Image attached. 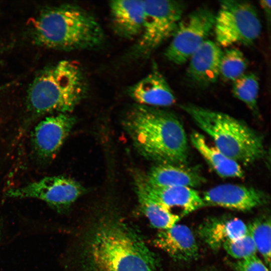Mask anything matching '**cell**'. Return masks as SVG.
I'll use <instances>...</instances> for the list:
<instances>
[{
  "label": "cell",
  "mask_w": 271,
  "mask_h": 271,
  "mask_svg": "<svg viewBox=\"0 0 271 271\" xmlns=\"http://www.w3.org/2000/svg\"><path fill=\"white\" fill-rule=\"evenodd\" d=\"M88 85L80 65L62 60L43 69L28 91L29 109L36 114L68 113L86 96Z\"/></svg>",
  "instance_id": "277c9868"
},
{
  "label": "cell",
  "mask_w": 271,
  "mask_h": 271,
  "mask_svg": "<svg viewBox=\"0 0 271 271\" xmlns=\"http://www.w3.org/2000/svg\"><path fill=\"white\" fill-rule=\"evenodd\" d=\"M124 128L137 151L159 164H186L188 145L184 128L173 113L137 104L126 112Z\"/></svg>",
  "instance_id": "7a4b0ae2"
},
{
  "label": "cell",
  "mask_w": 271,
  "mask_h": 271,
  "mask_svg": "<svg viewBox=\"0 0 271 271\" xmlns=\"http://www.w3.org/2000/svg\"><path fill=\"white\" fill-rule=\"evenodd\" d=\"M247 231L251 236L257 250L262 256L264 262L270 265V218L262 216L255 219L247 226Z\"/></svg>",
  "instance_id": "7402d4cb"
},
{
  "label": "cell",
  "mask_w": 271,
  "mask_h": 271,
  "mask_svg": "<svg viewBox=\"0 0 271 271\" xmlns=\"http://www.w3.org/2000/svg\"><path fill=\"white\" fill-rule=\"evenodd\" d=\"M145 178L149 183L156 186L192 188L200 186L206 181L195 169L171 164H159L153 167Z\"/></svg>",
  "instance_id": "ac0fdd59"
},
{
  "label": "cell",
  "mask_w": 271,
  "mask_h": 271,
  "mask_svg": "<svg viewBox=\"0 0 271 271\" xmlns=\"http://www.w3.org/2000/svg\"><path fill=\"white\" fill-rule=\"evenodd\" d=\"M136 190L141 208L154 227L164 230L177 224L180 216L151 199L140 189L136 188Z\"/></svg>",
  "instance_id": "ffe728a7"
},
{
  "label": "cell",
  "mask_w": 271,
  "mask_h": 271,
  "mask_svg": "<svg viewBox=\"0 0 271 271\" xmlns=\"http://www.w3.org/2000/svg\"><path fill=\"white\" fill-rule=\"evenodd\" d=\"M32 35L39 45L66 51L97 48L105 40L104 31L93 15L72 4L43 10L35 21Z\"/></svg>",
  "instance_id": "3957f363"
},
{
  "label": "cell",
  "mask_w": 271,
  "mask_h": 271,
  "mask_svg": "<svg viewBox=\"0 0 271 271\" xmlns=\"http://www.w3.org/2000/svg\"><path fill=\"white\" fill-rule=\"evenodd\" d=\"M180 107L212 138L219 151L239 164L251 165L265 155L262 137L243 121L191 103Z\"/></svg>",
  "instance_id": "5b68a950"
},
{
  "label": "cell",
  "mask_w": 271,
  "mask_h": 271,
  "mask_svg": "<svg viewBox=\"0 0 271 271\" xmlns=\"http://www.w3.org/2000/svg\"><path fill=\"white\" fill-rule=\"evenodd\" d=\"M78 182L64 176H48L24 186L10 189L7 194L17 198H33L62 210L69 207L84 192Z\"/></svg>",
  "instance_id": "9c48e42d"
},
{
  "label": "cell",
  "mask_w": 271,
  "mask_h": 271,
  "mask_svg": "<svg viewBox=\"0 0 271 271\" xmlns=\"http://www.w3.org/2000/svg\"><path fill=\"white\" fill-rule=\"evenodd\" d=\"M76 122L68 113H57L45 118L35 127L33 143L36 152L43 159L58 152Z\"/></svg>",
  "instance_id": "7c38bea8"
},
{
  "label": "cell",
  "mask_w": 271,
  "mask_h": 271,
  "mask_svg": "<svg viewBox=\"0 0 271 271\" xmlns=\"http://www.w3.org/2000/svg\"><path fill=\"white\" fill-rule=\"evenodd\" d=\"M222 248L230 256L238 260L256 255L257 251L248 231L247 233L241 237L226 242Z\"/></svg>",
  "instance_id": "cb8c5ba5"
},
{
  "label": "cell",
  "mask_w": 271,
  "mask_h": 271,
  "mask_svg": "<svg viewBox=\"0 0 271 271\" xmlns=\"http://www.w3.org/2000/svg\"><path fill=\"white\" fill-rule=\"evenodd\" d=\"M260 5L263 9L265 16L267 25L269 26L270 22V6L271 1L263 0L259 2Z\"/></svg>",
  "instance_id": "484cf974"
},
{
  "label": "cell",
  "mask_w": 271,
  "mask_h": 271,
  "mask_svg": "<svg viewBox=\"0 0 271 271\" xmlns=\"http://www.w3.org/2000/svg\"><path fill=\"white\" fill-rule=\"evenodd\" d=\"M235 271H269L268 269L256 255L232 263Z\"/></svg>",
  "instance_id": "d4e9b609"
},
{
  "label": "cell",
  "mask_w": 271,
  "mask_h": 271,
  "mask_svg": "<svg viewBox=\"0 0 271 271\" xmlns=\"http://www.w3.org/2000/svg\"><path fill=\"white\" fill-rule=\"evenodd\" d=\"M215 16L210 9L202 7L182 18L165 53L166 58L177 65L189 60L213 30Z\"/></svg>",
  "instance_id": "ba28073f"
},
{
  "label": "cell",
  "mask_w": 271,
  "mask_h": 271,
  "mask_svg": "<svg viewBox=\"0 0 271 271\" xmlns=\"http://www.w3.org/2000/svg\"><path fill=\"white\" fill-rule=\"evenodd\" d=\"M205 206L248 211L268 202L267 194L259 189L244 185L225 184L215 186L203 193Z\"/></svg>",
  "instance_id": "30bf717a"
},
{
  "label": "cell",
  "mask_w": 271,
  "mask_h": 271,
  "mask_svg": "<svg viewBox=\"0 0 271 271\" xmlns=\"http://www.w3.org/2000/svg\"><path fill=\"white\" fill-rule=\"evenodd\" d=\"M129 96L139 104L164 107L176 101L173 91L163 74L155 69L128 89Z\"/></svg>",
  "instance_id": "9a60e30c"
},
{
  "label": "cell",
  "mask_w": 271,
  "mask_h": 271,
  "mask_svg": "<svg viewBox=\"0 0 271 271\" xmlns=\"http://www.w3.org/2000/svg\"><path fill=\"white\" fill-rule=\"evenodd\" d=\"M213 30L217 44L228 47L234 44L252 45L259 37L261 24L255 7L243 1L220 2Z\"/></svg>",
  "instance_id": "8992f818"
},
{
  "label": "cell",
  "mask_w": 271,
  "mask_h": 271,
  "mask_svg": "<svg viewBox=\"0 0 271 271\" xmlns=\"http://www.w3.org/2000/svg\"><path fill=\"white\" fill-rule=\"evenodd\" d=\"M247 65V60L240 50L226 49L221 55L219 76L224 80L233 82L245 73Z\"/></svg>",
  "instance_id": "603a6c76"
},
{
  "label": "cell",
  "mask_w": 271,
  "mask_h": 271,
  "mask_svg": "<svg viewBox=\"0 0 271 271\" xmlns=\"http://www.w3.org/2000/svg\"><path fill=\"white\" fill-rule=\"evenodd\" d=\"M197 233L210 248L217 250L226 242L245 235L247 227L242 220L237 217H212L199 225Z\"/></svg>",
  "instance_id": "2e32d148"
},
{
  "label": "cell",
  "mask_w": 271,
  "mask_h": 271,
  "mask_svg": "<svg viewBox=\"0 0 271 271\" xmlns=\"http://www.w3.org/2000/svg\"><path fill=\"white\" fill-rule=\"evenodd\" d=\"M154 244L175 261L187 262L197 259L199 247L191 229L184 224L161 230L154 239Z\"/></svg>",
  "instance_id": "5bb4252c"
},
{
  "label": "cell",
  "mask_w": 271,
  "mask_h": 271,
  "mask_svg": "<svg viewBox=\"0 0 271 271\" xmlns=\"http://www.w3.org/2000/svg\"><path fill=\"white\" fill-rule=\"evenodd\" d=\"M192 145L215 172L222 178H242L244 172L238 163L226 156L215 147L209 145L200 133L193 131L190 135Z\"/></svg>",
  "instance_id": "d6986e66"
},
{
  "label": "cell",
  "mask_w": 271,
  "mask_h": 271,
  "mask_svg": "<svg viewBox=\"0 0 271 271\" xmlns=\"http://www.w3.org/2000/svg\"><path fill=\"white\" fill-rule=\"evenodd\" d=\"M222 52L217 44L206 40L189 59L188 78L197 86L203 88L215 83L219 76Z\"/></svg>",
  "instance_id": "4fadbf2b"
},
{
  "label": "cell",
  "mask_w": 271,
  "mask_h": 271,
  "mask_svg": "<svg viewBox=\"0 0 271 271\" xmlns=\"http://www.w3.org/2000/svg\"><path fill=\"white\" fill-rule=\"evenodd\" d=\"M232 92L233 96L243 102L254 115L259 116L257 103L259 83L254 73H244L233 81Z\"/></svg>",
  "instance_id": "44dd1931"
},
{
  "label": "cell",
  "mask_w": 271,
  "mask_h": 271,
  "mask_svg": "<svg viewBox=\"0 0 271 271\" xmlns=\"http://www.w3.org/2000/svg\"><path fill=\"white\" fill-rule=\"evenodd\" d=\"M135 184L136 188L174 214L173 209H179L181 218L205 206L201 195L194 188L156 186L149 183L145 176L141 175L135 179Z\"/></svg>",
  "instance_id": "8fae6325"
},
{
  "label": "cell",
  "mask_w": 271,
  "mask_h": 271,
  "mask_svg": "<svg viewBox=\"0 0 271 271\" xmlns=\"http://www.w3.org/2000/svg\"><path fill=\"white\" fill-rule=\"evenodd\" d=\"M144 23L139 38L133 47L132 56H149L166 39L173 35L185 9L182 1H143Z\"/></svg>",
  "instance_id": "52a82bcc"
},
{
  "label": "cell",
  "mask_w": 271,
  "mask_h": 271,
  "mask_svg": "<svg viewBox=\"0 0 271 271\" xmlns=\"http://www.w3.org/2000/svg\"><path fill=\"white\" fill-rule=\"evenodd\" d=\"M109 8L112 27L117 35L131 39L141 34L144 18L143 1H112Z\"/></svg>",
  "instance_id": "e0dca14e"
},
{
  "label": "cell",
  "mask_w": 271,
  "mask_h": 271,
  "mask_svg": "<svg viewBox=\"0 0 271 271\" xmlns=\"http://www.w3.org/2000/svg\"><path fill=\"white\" fill-rule=\"evenodd\" d=\"M83 252L89 271H160L157 257L139 234L114 217L95 224Z\"/></svg>",
  "instance_id": "6da1fadb"
},
{
  "label": "cell",
  "mask_w": 271,
  "mask_h": 271,
  "mask_svg": "<svg viewBox=\"0 0 271 271\" xmlns=\"http://www.w3.org/2000/svg\"><path fill=\"white\" fill-rule=\"evenodd\" d=\"M199 271H217L214 269H202L200 270Z\"/></svg>",
  "instance_id": "4316f807"
}]
</instances>
